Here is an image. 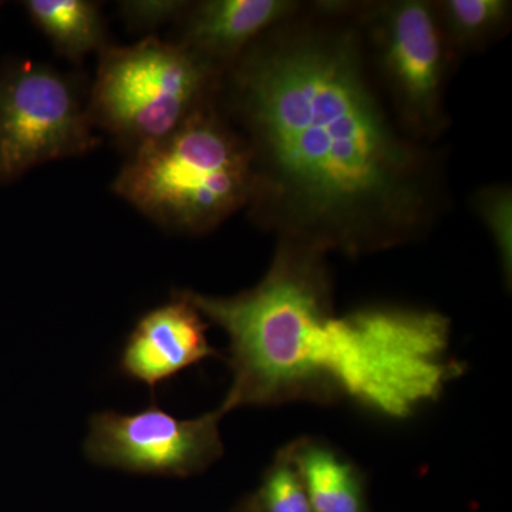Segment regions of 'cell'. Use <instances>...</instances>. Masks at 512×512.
<instances>
[{
    "label": "cell",
    "instance_id": "1",
    "mask_svg": "<svg viewBox=\"0 0 512 512\" xmlns=\"http://www.w3.org/2000/svg\"><path fill=\"white\" fill-rule=\"evenodd\" d=\"M218 103L254 161L247 210L278 241L375 254L451 210L446 156L397 124L352 2H303L225 70Z\"/></svg>",
    "mask_w": 512,
    "mask_h": 512
},
{
    "label": "cell",
    "instance_id": "2",
    "mask_svg": "<svg viewBox=\"0 0 512 512\" xmlns=\"http://www.w3.org/2000/svg\"><path fill=\"white\" fill-rule=\"evenodd\" d=\"M325 254L278 241L259 284L234 296L180 291L229 338L232 383L222 416L248 406L349 399L406 419L463 372L450 320L403 306L339 315Z\"/></svg>",
    "mask_w": 512,
    "mask_h": 512
},
{
    "label": "cell",
    "instance_id": "3",
    "mask_svg": "<svg viewBox=\"0 0 512 512\" xmlns=\"http://www.w3.org/2000/svg\"><path fill=\"white\" fill-rule=\"evenodd\" d=\"M254 178L247 141L217 97L174 133L137 148L114 190L165 228L205 234L248 208Z\"/></svg>",
    "mask_w": 512,
    "mask_h": 512
},
{
    "label": "cell",
    "instance_id": "4",
    "mask_svg": "<svg viewBox=\"0 0 512 512\" xmlns=\"http://www.w3.org/2000/svg\"><path fill=\"white\" fill-rule=\"evenodd\" d=\"M224 72L156 37L106 50L93 90L101 126L140 148L174 133L218 97Z\"/></svg>",
    "mask_w": 512,
    "mask_h": 512
},
{
    "label": "cell",
    "instance_id": "5",
    "mask_svg": "<svg viewBox=\"0 0 512 512\" xmlns=\"http://www.w3.org/2000/svg\"><path fill=\"white\" fill-rule=\"evenodd\" d=\"M367 59L400 128L437 146L450 128L446 93L456 66L433 0L352 2Z\"/></svg>",
    "mask_w": 512,
    "mask_h": 512
},
{
    "label": "cell",
    "instance_id": "6",
    "mask_svg": "<svg viewBox=\"0 0 512 512\" xmlns=\"http://www.w3.org/2000/svg\"><path fill=\"white\" fill-rule=\"evenodd\" d=\"M97 141L79 94L63 74L30 62L0 70V183L49 161L82 156Z\"/></svg>",
    "mask_w": 512,
    "mask_h": 512
},
{
    "label": "cell",
    "instance_id": "7",
    "mask_svg": "<svg viewBox=\"0 0 512 512\" xmlns=\"http://www.w3.org/2000/svg\"><path fill=\"white\" fill-rule=\"evenodd\" d=\"M220 410L178 419L156 404L138 413L103 412L90 419L84 454L97 466L148 476L188 477L222 456Z\"/></svg>",
    "mask_w": 512,
    "mask_h": 512
},
{
    "label": "cell",
    "instance_id": "8",
    "mask_svg": "<svg viewBox=\"0 0 512 512\" xmlns=\"http://www.w3.org/2000/svg\"><path fill=\"white\" fill-rule=\"evenodd\" d=\"M207 326L198 309L175 292L173 301L138 319L121 352V373L156 389L188 367L217 356L208 342Z\"/></svg>",
    "mask_w": 512,
    "mask_h": 512
},
{
    "label": "cell",
    "instance_id": "9",
    "mask_svg": "<svg viewBox=\"0 0 512 512\" xmlns=\"http://www.w3.org/2000/svg\"><path fill=\"white\" fill-rule=\"evenodd\" d=\"M296 0H205L185 10L180 43L222 72L259 37L298 13Z\"/></svg>",
    "mask_w": 512,
    "mask_h": 512
},
{
    "label": "cell",
    "instance_id": "10",
    "mask_svg": "<svg viewBox=\"0 0 512 512\" xmlns=\"http://www.w3.org/2000/svg\"><path fill=\"white\" fill-rule=\"evenodd\" d=\"M313 512H366L362 480L355 464L322 441L299 440L286 447Z\"/></svg>",
    "mask_w": 512,
    "mask_h": 512
},
{
    "label": "cell",
    "instance_id": "11",
    "mask_svg": "<svg viewBox=\"0 0 512 512\" xmlns=\"http://www.w3.org/2000/svg\"><path fill=\"white\" fill-rule=\"evenodd\" d=\"M434 9L456 66L503 39L511 28L508 0H436Z\"/></svg>",
    "mask_w": 512,
    "mask_h": 512
},
{
    "label": "cell",
    "instance_id": "12",
    "mask_svg": "<svg viewBox=\"0 0 512 512\" xmlns=\"http://www.w3.org/2000/svg\"><path fill=\"white\" fill-rule=\"evenodd\" d=\"M30 18L67 59L80 60L104 43L99 6L86 0H28Z\"/></svg>",
    "mask_w": 512,
    "mask_h": 512
},
{
    "label": "cell",
    "instance_id": "13",
    "mask_svg": "<svg viewBox=\"0 0 512 512\" xmlns=\"http://www.w3.org/2000/svg\"><path fill=\"white\" fill-rule=\"evenodd\" d=\"M473 210L493 238L504 276L511 281L512 190L510 184H490L478 188L471 198Z\"/></svg>",
    "mask_w": 512,
    "mask_h": 512
},
{
    "label": "cell",
    "instance_id": "14",
    "mask_svg": "<svg viewBox=\"0 0 512 512\" xmlns=\"http://www.w3.org/2000/svg\"><path fill=\"white\" fill-rule=\"evenodd\" d=\"M258 500L264 512H313L305 484L286 448L279 451L265 474Z\"/></svg>",
    "mask_w": 512,
    "mask_h": 512
},
{
    "label": "cell",
    "instance_id": "15",
    "mask_svg": "<svg viewBox=\"0 0 512 512\" xmlns=\"http://www.w3.org/2000/svg\"><path fill=\"white\" fill-rule=\"evenodd\" d=\"M190 3L177 0H134L121 3L123 18L133 28L150 29L174 18H183Z\"/></svg>",
    "mask_w": 512,
    "mask_h": 512
},
{
    "label": "cell",
    "instance_id": "16",
    "mask_svg": "<svg viewBox=\"0 0 512 512\" xmlns=\"http://www.w3.org/2000/svg\"><path fill=\"white\" fill-rule=\"evenodd\" d=\"M0 6H2V3H0Z\"/></svg>",
    "mask_w": 512,
    "mask_h": 512
}]
</instances>
